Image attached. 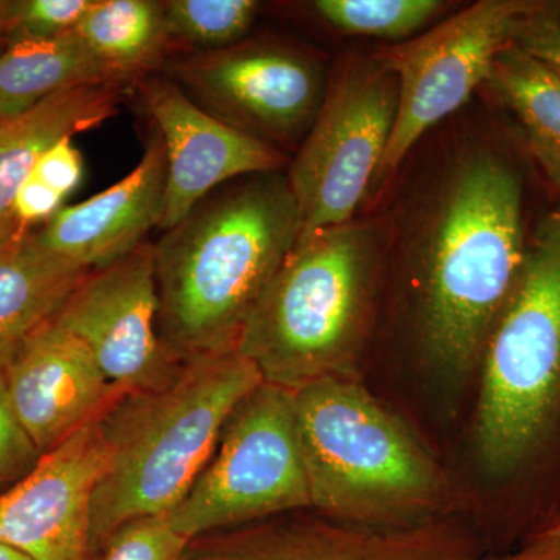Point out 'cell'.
Instances as JSON below:
<instances>
[{
  "instance_id": "cell-1",
  "label": "cell",
  "mask_w": 560,
  "mask_h": 560,
  "mask_svg": "<svg viewBox=\"0 0 560 560\" xmlns=\"http://www.w3.org/2000/svg\"><path fill=\"white\" fill-rule=\"evenodd\" d=\"M419 237L420 330L438 370L481 363L528 256L526 184L514 160L480 149L460 158L431 201Z\"/></svg>"
},
{
  "instance_id": "cell-2",
  "label": "cell",
  "mask_w": 560,
  "mask_h": 560,
  "mask_svg": "<svg viewBox=\"0 0 560 560\" xmlns=\"http://www.w3.org/2000/svg\"><path fill=\"white\" fill-rule=\"evenodd\" d=\"M300 235L289 178L213 190L154 243L158 330L183 363L237 350L246 319Z\"/></svg>"
},
{
  "instance_id": "cell-3",
  "label": "cell",
  "mask_w": 560,
  "mask_h": 560,
  "mask_svg": "<svg viewBox=\"0 0 560 560\" xmlns=\"http://www.w3.org/2000/svg\"><path fill=\"white\" fill-rule=\"evenodd\" d=\"M261 382L256 366L231 350L187 361L171 385L131 390L103 415L106 466L92 499L95 558L125 523L176 510L232 408Z\"/></svg>"
},
{
  "instance_id": "cell-4",
  "label": "cell",
  "mask_w": 560,
  "mask_h": 560,
  "mask_svg": "<svg viewBox=\"0 0 560 560\" xmlns=\"http://www.w3.org/2000/svg\"><path fill=\"white\" fill-rule=\"evenodd\" d=\"M312 511L370 528H408L448 511L451 478L410 427L357 378L294 393Z\"/></svg>"
},
{
  "instance_id": "cell-5",
  "label": "cell",
  "mask_w": 560,
  "mask_h": 560,
  "mask_svg": "<svg viewBox=\"0 0 560 560\" xmlns=\"http://www.w3.org/2000/svg\"><path fill=\"white\" fill-rule=\"evenodd\" d=\"M378 245L377 231L355 221L298 238L237 342L264 383L296 393L324 378L360 377Z\"/></svg>"
},
{
  "instance_id": "cell-6",
  "label": "cell",
  "mask_w": 560,
  "mask_h": 560,
  "mask_svg": "<svg viewBox=\"0 0 560 560\" xmlns=\"http://www.w3.org/2000/svg\"><path fill=\"white\" fill-rule=\"evenodd\" d=\"M480 364L475 442L482 471L514 486L560 463V198L534 226Z\"/></svg>"
},
{
  "instance_id": "cell-7",
  "label": "cell",
  "mask_w": 560,
  "mask_h": 560,
  "mask_svg": "<svg viewBox=\"0 0 560 560\" xmlns=\"http://www.w3.org/2000/svg\"><path fill=\"white\" fill-rule=\"evenodd\" d=\"M305 510L294 393L261 382L232 408L209 463L167 518L191 540Z\"/></svg>"
},
{
  "instance_id": "cell-8",
  "label": "cell",
  "mask_w": 560,
  "mask_h": 560,
  "mask_svg": "<svg viewBox=\"0 0 560 560\" xmlns=\"http://www.w3.org/2000/svg\"><path fill=\"white\" fill-rule=\"evenodd\" d=\"M397 98L396 77L375 58L350 61L327 84L287 173L300 213L298 238L353 220L385 156Z\"/></svg>"
},
{
  "instance_id": "cell-9",
  "label": "cell",
  "mask_w": 560,
  "mask_h": 560,
  "mask_svg": "<svg viewBox=\"0 0 560 560\" xmlns=\"http://www.w3.org/2000/svg\"><path fill=\"white\" fill-rule=\"evenodd\" d=\"M533 0H481L375 60L397 81V113L375 180L385 179L434 125L489 80L497 55Z\"/></svg>"
},
{
  "instance_id": "cell-10",
  "label": "cell",
  "mask_w": 560,
  "mask_h": 560,
  "mask_svg": "<svg viewBox=\"0 0 560 560\" xmlns=\"http://www.w3.org/2000/svg\"><path fill=\"white\" fill-rule=\"evenodd\" d=\"M172 80L210 116L271 145L305 138L327 91L311 57L275 40L191 54L173 62Z\"/></svg>"
},
{
  "instance_id": "cell-11",
  "label": "cell",
  "mask_w": 560,
  "mask_h": 560,
  "mask_svg": "<svg viewBox=\"0 0 560 560\" xmlns=\"http://www.w3.org/2000/svg\"><path fill=\"white\" fill-rule=\"evenodd\" d=\"M154 243L91 270L51 318L91 350L106 377L130 390L171 385L183 371L158 330Z\"/></svg>"
},
{
  "instance_id": "cell-12",
  "label": "cell",
  "mask_w": 560,
  "mask_h": 560,
  "mask_svg": "<svg viewBox=\"0 0 560 560\" xmlns=\"http://www.w3.org/2000/svg\"><path fill=\"white\" fill-rule=\"evenodd\" d=\"M469 534L436 521L370 528L300 512L189 540L183 560H480Z\"/></svg>"
},
{
  "instance_id": "cell-13",
  "label": "cell",
  "mask_w": 560,
  "mask_h": 560,
  "mask_svg": "<svg viewBox=\"0 0 560 560\" xmlns=\"http://www.w3.org/2000/svg\"><path fill=\"white\" fill-rule=\"evenodd\" d=\"M102 418L43 455L28 477L0 497L2 544L32 560H95L92 499L106 466Z\"/></svg>"
},
{
  "instance_id": "cell-14",
  "label": "cell",
  "mask_w": 560,
  "mask_h": 560,
  "mask_svg": "<svg viewBox=\"0 0 560 560\" xmlns=\"http://www.w3.org/2000/svg\"><path fill=\"white\" fill-rule=\"evenodd\" d=\"M139 88L167 156L161 232L176 226L224 184L278 173L285 165V154L278 147L210 116L168 77H151Z\"/></svg>"
},
{
  "instance_id": "cell-15",
  "label": "cell",
  "mask_w": 560,
  "mask_h": 560,
  "mask_svg": "<svg viewBox=\"0 0 560 560\" xmlns=\"http://www.w3.org/2000/svg\"><path fill=\"white\" fill-rule=\"evenodd\" d=\"M0 359L11 405L43 455L130 393L106 377L83 341L51 319Z\"/></svg>"
},
{
  "instance_id": "cell-16",
  "label": "cell",
  "mask_w": 560,
  "mask_h": 560,
  "mask_svg": "<svg viewBox=\"0 0 560 560\" xmlns=\"http://www.w3.org/2000/svg\"><path fill=\"white\" fill-rule=\"evenodd\" d=\"M165 180L167 156L156 130L142 160L125 178L90 200L62 206L35 232L36 241L84 270L106 267L138 248L153 228H160Z\"/></svg>"
},
{
  "instance_id": "cell-17",
  "label": "cell",
  "mask_w": 560,
  "mask_h": 560,
  "mask_svg": "<svg viewBox=\"0 0 560 560\" xmlns=\"http://www.w3.org/2000/svg\"><path fill=\"white\" fill-rule=\"evenodd\" d=\"M127 91L120 84L77 88L0 124V245L28 234L14 219L13 201L40 156L61 139L94 130L116 116Z\"/></svg>"
},
{
  "instance_id": "cell-18",
  "label": "cell",
  "mask_w": 560,
  "mask_h": 560,
  "mask_svg": "<svg viewBox=\"0 0 560 560\" xmlns=\"http://www.w3.org/2000/svg\"><path fill=\"white\" fill-rule=\"evenodd\" d=\"M90 271L44 249L32 231L0 245V355L54 318Z\"/></svg>"
},
{
  "instance_id": "cell-19",
  "label": "cell",
  "mask_w": 560,
  "mask_h": 560,
  "mask_svg": "<svg viewBox=\"0 0 560 560\" xmlns=\"http://www.w3.org/2000/svg\"><path fill=\"white\" fill-rule=\"evenodd\" d=\"M120 83L75 31L27 40L0 54V124L77 88Z\"/></svg>"
},
{
  "instance_id": "cell-20",
  "label": "cell",
  "mask_w": 560,
  "mask_h": 560,
  "mask_svg": "<svg viewBox=\"0 0 560 560\" xmlns=\"http://www.w3.org/2000/svg\"><path fill=\"white\" fill-rule=\"evenodd\" d=\"M521 128L526 149L560 198V75L515 44L497 55L488 80Z\"/></svg>"
},
{
  "instance_id": "cell-21",
  "label": "cell",
  "mask_w": 560,
  "mask_h": 560,
  "mask_svg": "<svg viewBox=\"0 0 560 560\" xmlns=\"http://www.w3.org/2000/svg\"><path fill=\"white\" fill-rule=\"evenodd\" d=\"M75 33L127 86L145 80L171 50L158 0H91Z\"/></svg>"
},
{
  "instance_id": "cell-22",
  "label": "cell",
  "mask_w": 560,
  "mask_h": 560,
  "mask_svg": "<svg viewBox=\"0 0 560 560\" xmlns=\"http://www.w3.org/2000/svg\"><path fill=\"white\" fill-rule=\"evenodd\" d=\"M254 0H167L165 28L175 44L202 51L226 49L242 43L259 13Z\"/></svg>"
},
{
  "instance_id": "cell-23",
  "label": "cell",
  "mask_w": 560,
  "mask_h": 560,
  "mask_svg": "<svg viewBox=\"0 0 560 560\" xmlns=\"http://www.w3.org/2000/svg\"><path fill=\"white\" fill-rule=\"evenodd\" d=\"M313 9L331 27L370 38H407L444 11L438 0H318Z\"/></svg>"
},
{
  "instance_id": "cell-24",
  "label": "cell",
  "mask_w": 560,
  "mask_h": 560,
  "mask_svg": "<svg viewBox=\"0 0 560 560\" xmlns=\"http://www.w3.org/2000/svg\"><path fill=\"white\" fill-rule=\"evenodd\" d=\"M187 545L167 517L136 518L109 537L95 560H183Z\"/></svg>"
},
{
  "instance_id": "cell-25",
  "label": "cell",
  "mask_w": 560,
  "mask_h": 560,
  "mask_svg": "<svg viewBox=\"0 0 560 560\" xmlns=\"http://www.w3.org/2000/svg\"><path fill=\"white\" fill-rule=\"evenodd\" d=\"M90 5L91 0H14L10 47L68 35Z\"/></svg>"
},
{
  "instance_id": "cell-26",
  "label": "cell",
  "mask_w": 560,
  "mask_h": 560,
  "mask_svg": "<svg viewBox=\"0 0 560 560\" xmlns=\"http://www.w3.org/2000/svg\"><path fill=\"white\" fill-rule=\"evenodd\" d=\"M43 458L11 405L0 359V497L20 485Z\"/></svg>"
},
{
  "instance_id": "cell-27",
  "label": "cell",
  "mask_w": 560,
  "mask_h": 560,
  "mask_svg": "<svg viewBox=\"0 0 560 560\" xmlns=\"http://www.w3.org/2000/svg\"><path fill=\"white\" fill-rule=\"evenodd\" d=\"M512 44L560 75V0H533L515 24Z\"/></svg>"
},
{
  "instance_id": "cell-28",
  "label": "cell",
  "mask_w": 560,
  "mask_h": 560,
  "mask_svg": "<svg viewBox=\"0 0 560 560\" xmlns=\"http://www.w3.org/2000/svg\"><path fill=\"white\" fill-rule=\"evenodd\" d=\"M73 138L61 139L50 150L40 156L38 164L33 168V178L68 197L79 187L83 178V156L72 143Z\"/></svg>"
},
{
  "instance_id": "cell-29",
  "label": "cell",
  "mask_w": 560,
  "mask_h": 560,
  "mask_svg": "<svg viewBox=\"0 0 560 560\" xmlns=\"http://www.w3.org/2000/svg\"><path fill=\"white\" fill-rule=\"evenodd\" d=\"M62 201H65L62 195L31 175L14 197V219L22 231L31 232V228L35 224H46L54 219L62 209Z\"/></svg>"
},
{
  "instance_id": "cell-30",
  "label": "cell",
  "mask_w": 560,
  "mask_h": 560,
  "mask_svg": "<svg viewBox=\"0 0 560 560\" xmlns=\"http://www.w3.org/2000/svg\"><path fill=\"white\" fill-rule=\"evenodd\" d=\"M480 560H560V537H533L518 550Z\"/></svg>"
},
{
  "instance_id": "cell-31",
  "label": "cell",
  "mask_w": 560,
  "mask_h": 560,
  "mask_svg": "<svg viewBox=\"0 0 560 560\" xmlns=\"http://www.w3.org/2000/svg\"><path fill=\"white\" fill-rule=\"evenodd\" d=\"M14 0H0V47H10L11 18Z\"/></svg>"
},
{
  "instance_id": "cell-32",
  "label": "cell",
  "mask_w": 560,
  "mask_h": 560,
  "mask_svg": "<svg viewBox=\"0 0 560 560\" xmlns=\"http://www.w3.org/2000/svg\"><path fill=\"white\" fill-rule=\"evenodd\" d=\"M0 560H32L21 552L16 550V548L10 547V545L2 544L0 541Z\"/></svg>"
},
{
  "instance_id": "cell-33",
  "label": "cell",
  "mask_w": 560,
  "mask_h": 560,
  "mask_svg": "<svg viewBox=\"0 0 560 560\" xmlns=\"http://www.w3.org/2000/svg\"><path fill=\"white\" fill-rule=\"evenodd\" d=\"M534 537H560V514ZM533 539V537H530ZM529 540V539H528Z\"/></svg>"
}]
</instances>
